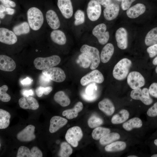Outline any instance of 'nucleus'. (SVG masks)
<instances>
[{"label": "nucleus", "mask_w": 157, "mask_h": 157, "mask_svg": "<svg viewBox=\"0 0 157 157\" xmlns=\"http://www.w3.org/2000/svg\"><path fill=\"white\" fill-rule=\"evenodd\" d=\"M72 153V149L70 145L66 142H62L58 153V156L61 157H68Z\"/></svg>", "instance_id": "obj_35"}, {"label": "nucleus", "mask_w": 157, "mask_h": 157, "mask_svg": "<svg viewBox=\"0 0 157 157\" xmlns=\"http://www.w3.org/2000/svg\"><path fill=\"white\" fill-rule=\"evenodd\" d=\"M83 108L82 103L80 101L78 102L73 108L64 110L62 113V115L66 116L68 119H72L77 117L78 113L82 110Z\"/></svg>", "instance_id": "obj_25"}, {"label": "nucleus", "mask_w": 157, "mask_h": 157, "mask_svg": "<svg viewBox=\"0 0 157 157\" xmlns=\"http://www.w3.org/2000/svg\"><path fill=\"white\" fill-rule=\"evenodd\" d=\"M88 123L89 127L93 128L101 125L103 123V121L98 117L93 116L89 119Z\"/></svg>", "instance_id": "obj_37"}, {"label": "nucleus", "mask_w": 157, "mask_h": 157, "mask_svg": "<svg viewBox=\"0 0 157 157\" xmlns=\"http://www.w3.org/2000/svg\"><path fill=\"white\" fill-rule=\"evenodd\" d=\"M151 157H157V153L153 154L151 156Z\"/></svg>", "instance_id": "obj_59"}, {"label": "nucleus", "mask_w": 157, "mask_h": 157, "mask_svg": "<svg viewBox=\"0 0 157 157\" xmlns=\"http://www.w3.org/2000/svg\"><path fill=\"white\" fill-rule=\"evenodd\" d=\"M53 88L51 86L44 88L43 94L45 95H48L52 91Z\"/></svg>", "instance_id": "obj_55"}, {"label": "nucleus", "mask_w": 157, "mask_h": 157, "mask_svg": "<svg viewBox=\"0 0 157 157\" xmlns=\"http://www.w3.org/2000/svg\"><path fill=\"white\" fill-rule=\"evenodd\" d=\"M104 80V77L101 72L98 70L94 69L81 78L80 83L82 85L85 86L93 82L101 83Z\"/></svg>", "instance_id": "obj_11"}, {"label": "nucleus", "mask_w": 157, "mask_h": 157, "mask_svg": "<svg viewBox=\"0 0 157 157\" xmlns=\"http://www.w3.org/2000/svg\"><path fill=\"white\" fill-rule=\"evenodd\" d=\"M115 39L118 47L120 49H126L128 45V33L124 28L121 27L116 31Z\"/></svg>", "instance_id": "obj_14"}, {"label": "nucleus", "mask_w": 157, "mask_h": 157, "mask_svg": "<svg viewBox=\"0 0 157 157\" xmlns=\"http://www.w3.org/2000/svg\"><path fill=\"white\" fill-rule=\"evenodd\" d=\"M16 35L13 31L5 28H0V41L8 45L15 44L17 41Z\"/></svg>", "instance_id": "obj_12"}, {"label": "nucleus", "mask_w": 157, "mask_h": 157, "mask_svg": "<svg viewBox=\"0 0 157 157\" xmlns=\"http://www.w3.org/2000/svg\"><path fill=\"white\" fill-rule=\"evenodd\" d=\"M99 109L108 116H111L114 113L115 108L112 102L109 99L105 98L99 102Z\"/></svg>", "instance_id": "obj_20"}, {"label": "nucleus", "mask_w": 157, "mask_h": 157, "mask_svg": "<svg viewBox=\"0 0 157 157\" xmlns=\"http://www.w3.org/2000/svg\"><path fill=\"white\" fill-rule=\"evenodd\" d=\"M144 42L147 46L157 44V27L153 28L148 32L145 37Z\"/></svg>", "instance_id": "obj_32"}, {"label": "nucleus", "mask_w": 157, "mask_h": 157, "mask_svg": "<svg viewBox=\"0 0 157 157\" xmlns=\"http://www.w3.org/2000/svg\"><path fill=\"white\" fill-rule=\"evenodd\" d=\"M142 124V122L141 119L139 117H135L124 123L122 126L125 130L130 131L134 129L140 128L141 127Z\"/></svg>", "instance_id": "obj_24"}, {"label": "nucleus", "mask_w": 157, "mask_h": 157, "mask_svg": "<svg viewBox=\"0 0 157 157\" xmlns=\"http://www.w3.org/2000/svg\"><path fill=\"white\" fill-rule=\"evenodd\" d=\"M50 37L52 40L58 44L63 45L66 43L67 39L65 33L59 30H54L52 31Z\"/></svg>", "instance_id": "obj_27"}, {"label": "nucleus", "mask_w": 157, "mask_h": 157, "mask_svg": "<svg viewBox=\"0 0 157 157\" xmlns=\"http://www.w3.org/2000/svg\"><path fill=\"white\" fill-rule=\"evenodd\" d=\"M8 87L6 85H3L0 88V99L3 102H7L10 101L11 97L6 92Z\"/></svg>", "instance_id": "obj_39"}, {"label": "nucleus", "mask_w": 157, "mask_h": 157, "mask_svg": "<svg viewBox=\"0 0 157 157\" xmlns=\"http://www.w3.org/2000/svg\"><path fill=\"white\" fill-rule=\"evenodd\" d=\"M78 58L82 63L83 67L87 68L91 65V59L90 57L87 54L82 53L79 56Z\"/></svg>", "instance_id": "obj_38"}, {"label": "nucleus", "mask_w": 157, "mask_h": 157, "mask_svg": "<svg viewBox=\"0 0 157 157\" xmlns=\"http://www.w3.org/2000/svg\"><path fill=\"white\" fill-rule=\"evenodd\" d=\"M135 0H122L121 7L124 10H127L130 8L132 3Z\"/></svg>", "instance_id": "obj_45"}, {"label": "nucleus", "mask_w": 157, "mask_h": 157, "mask_svg": "<svg viewBox=\"0 0 157 157\" xmlns=\"http://www.w3.org/2000/svg\"><path fill=\"white\" fill-rule=\"evenodd\" d=\"M35 127L32 125L26 126L17 135V139L22 142H29L34 139Z\"/></svg>", "instance_id": "obj_13"}, {"label": "nucleus", "mask_w": 157, "mask_h": 157, "mask_svg": "<svg viewBox=\"0 0 157 157\" xmlns=\"http://www.w3.org/2000/svg\"><path fill=\"white\" fill-rule=\"evenodd\" d=\"M33 91L32 90H24L22 91V94L24 97H26L33 94Z\"/></svg>", "instance_id": "obj_52"}, {"label": "nucleus", "mask_w": 157, "mask_h": 157, "mask_svg": "<svg viewBox=\"0 0 157 157\" xmlns=\"http://www.w3.org/2000/svg\"><path fill=\"white\" fill-rule=\"evenodd\" d=\"M155 72L157 74V66L156 67L155 69Z\"/></svg>", "instance_id": "obj_61"}, {"label": "nucleus", "mask_w": 157, "mask_h": 157, "mask_svg": "<svg viewBox=\"0 0 157 157\" xmlns=\"http://www.w3.org/2000/svg\"><path fill=\"white\" fill-rule=\"evenodd\" d=\"M120 138V135L119 133H110L101 138L99 140V142L102 145H107L119 140Z\"/></svg>", "instance_id": "obj_30"}, {"label": "nucleus", "mask_w": 157, "mask_h": 157, "mask_svg": "<svg viewBox=\"0 0 157 157\" xmlns=\"http://www.w3.org/2000/svg\"><path fill=\"white\" fill-rule=\"evenodd\" d=\"M17 157H31V151L27 147L21 146L18 149Z\"/></svg>", "instance_id": "obj_40"}, {"label": "nucleus", "mask_w": 157, "mask_h": 157, "mask_svg": "<svg viewBox=\"0 0 157 157\" xmlns=\"http://www.w3.org/2000/svg\"><path fill=\"white\" fill-rule=\"evenodd\" d=\"M127 157H138V156L135 155H131L127 156Z\"/></svg>", "instance_id": "obj_60"}, {"label": "nucleus", "mask_w": 157, "mask_h": 157, "mask_svg": "<svg viewBox=\"0 0 157 157\" xmlns=\"http://www.w3.org/2000/svg\"><path fill=\"white\" fill-rule=\"evenodd\" d=\"M58 6L65 18H70L73 14V8L71 0H58Z\"/></svg>", "instance_id": "obj_15"}, {"label": "nucleus", "mask_w": 157, "mask_h": 157, "mask_svg": "<svg viewBox=\"0 0 157 157\" xmlns=\"http://www.w3.org/2000/svg\"><path fill=\"white\" fill-rule=\"evenodd\" d=\"M67 122L66 119L60 116H55L53 117L50 120L49 128L50 132L53 133L56 132L65 125Z\"/></svg>", "instance_id": "obj_18"}, {"label": "nucleus", "mask_w": 157, "mask_h": 157, "mask_svg": "<svg viewBox=\"0 0 157 157\" xmlns=\"http://www.w3.org/2000/svg\"><path fill=\"white\" fill-rule=\"evenodd\" d=\"M107 27L104 24L102 23L96 26L92 31L93 35L97 39L99 42L104 45L108 41L109 34L106 31Z\"/></svg>", "instance_id": "obj_9"}, {"label": "nucleus", "mask_w": 157, "mask_h": 157, "mask_svg": "<svg viewBox=\"0 0 157 157\" xmlns=\"http://www.w3.org/2000/svg\"><path fill=\"white\" fill-rule=\"evenodd\" d=\"M74 17L75 19L74 24L76 26L81 25L85 22L84 13L81 10H77L74 14Z\"/></svg>", "instance_id": "obj_36"}, {"label": "nucleus", "mask_w": 157, "mask_h": 157, "mask_svg": "<svg viewBox=\"0 0 157 157\" xmlns=\"http://www.w3.org/2000/svg\"><path fill=\"white\" fill-rule=\"evenodd\" d=\"M119 11V7L117 4L112 3L104 9V15L105 18L108 21L115 19L118 16Z\"/></svg>", "instance_id": "obj_19"}, {"label": "nucleus", "mask_w": 157, "mask_h": 157, "mask_svg": "<svg viewBox=\"0 0 157 157\" xmlns=\"http://www.w3.org/2000/svg\"><path fill=\"white\" fill-rule=\"evenodd\" d=\"M146 10V7L143 4L138 3L127 10V15L129 18L134 19L143 14Z\"/></svg>", "instance_id": "obj_22"}, {"label": "nucleus", "mask_w": 157, "mask_h": 157, "mask_svg": "<svg viewBox=\"0 0 157 157\" xmlns=\"http://www.w3.org/2000/svg\"><path fill=\"white\" fill-rule=\"evenodd\" d=\"M10 115L7 111L0 109V129L7 128L10 123Z\"/></svg>", "instance_id": "obj_33"}, {"label": "nucleus", "mask_w": 157, "mask_h": 157, "mask_svg": "<svg viewBox=\"0 0 157 157\" xmlns=\"http://www.w3.org/2000/svg\"><path fill=\"white\" fill-rule=\"evenodd\" d=\"M15 12V10L14 9L6 7V14L12 15H13Z\"/></svg>", "instance_id": "obj_54"}, {"label": "nucleus", "mask_w": 157, "mask_h": 157, "mask_svg": "<svg viewBox=\"0 0 157 157\" xmlns=\"http://www.w3.org/2000/svg\"><path fill=\"white\" fill-rule=\"evenodd\" d=\"M31 157H42L43 155L41 151L37 147L34 146L31 150Z\"/></svg>", "instance_id": "obj_44"}, {"label": "nucleus", "mask_w": 157, "mask_h": 157, "mask_svg": "<svg viewBox=\"0 0 157 157\" xmlns=\"http://www.w3.org/2000/svg\"><path fill=\"white\" fill-rule=\"evenodd\" d=\"M27 19L30 27L33 30H39L42 26L44 19L43 13L38 8L32 7L27 12Z\"/></svg>", "instance_id": "obj_1"}, {"label": "nucleus", "mask_w": 157, "mask_h": 157, "mask_svg": "<svg viewBox=\"0 0 157 157\" xmlns=\"http://www.w3.org/2000/svg\"><path fill=\"white\" fill-rule=\"evenodd\" d=\"M40 80L42 83L44 84L47 83H49L50 81V79L48 77L43 74L40 76Z\"/></svg>", "instance_id": "obj_53"}, {"label": "nucleus", "mask_w": 157, "mask_h": 157, "mask_svg": "<svg viewBox=\"0 0 157 157\" xmlns=\"http://www.w3.org/2000/svg\"><path fill=\"white\" fill-rule=\"evenodd\" d=\"M6 7L1 4L0 5V17L1 19H3L5 17L6 13Z\"/></svg>", "instance_id": "obj_51"}, {"label": "nucleus", "mask_w": 157, "mask_h": 157, "mask_svg": "<svg viewBox=\"0 0 157 157\" xmlns=\"http://www.w3.org/2000/svg\"><path fill=\"white\" fill-rule=\"evenodd\" d=\"M100 5L106 8L112 3V0H96Z\"/></svg>", "instance_id": "obj_49"}, {"label": "nucleus", "mask_w": 157, "mask_h": 157, "mask_svg": "<svg viewBox=\"0 0 157 157\" xmlns=\"http://www.w3.org/2000/svg\"><path fill=\"white\" fill-rule=\"evenodd\" d=\"M97 90V87L95 84L93 83L88 85L85 89V93L88 95H91L94 93V90Z\"/></svg>", "instance_id": "obj_47"}, {"label": "nucleus", "mask_w": 157, "mask_h": 157, "mask_svg": "<svg viewBox=\"0 0 157 157\" xmlns=\"http://www.w3.org/2000/svg\"><path fill=\"white\" fill-rule=\"evenodd\" d=\"M132 65V62L130 59L126 58L122 59L114 67L113 71V77L119 81L124 79L127 76Z\"/></svg>", "instance_id": "obj_2"}, {"label": "nucleus", "mask_w": 157, "mask_h": 157, "mask_svg": "<svg viewBox=\"0 0 157 157\" xmlns=\"http://www.w3.org/2000/svg\"><path fill=\"white\" fill-rule=\"evenodd\" d=\"M127 81L128 84L133 90L143 86L145 83L143 76L137 71L130 72L127 76Z\"/></svg>", "instance_id": "obj_8"}, {"label": "nucleus", "mask_w": 157, "mask_h": 157, "mask_svg": "<svg viewBox=\"0 0 157 157\" xmlns=\"http://www.w3.org/2000/svg\"><path fill=\"white\" fill-rule=\"evenodd\" d=\"M101 11V5L96 0H90L87 8V13L89 19L94 21L99 18Z\"/></svg>", "instance_id": "obj_10"}, {"label": "nucleus", "mask_w": 157, "mask_h": 157, "mask_svg": "<svg viewBox=\"0 0 157 157\" xmlns=\"http://www.w3.org/2000/svg\"><path fill=\"white\" fill-rule=\"evenodd\" d=\"M110 130L103 127H97L94 129L92 133L93 138L95 140H100L101 138L110 132Z\"/></svg>", "instance_id": "obj_34"}, {"label": "nucleus", "mask_w": 157, "mask_h": 157, "mask_svg": "<svg viewBox=\"0 0 157 157\" xmlns=\"http://www.w3.org/2000/svg\"><path fill=\"white\" fill-rule=\"evenodd\" d=\"M60 61L59 56L54 55L45 58H37L34 60L33 64L37 69L43 70L57 65Z\"/></svg>", "instance_id": "obj_3"}, {"label": "nucleus", "mask_w": 157, "mask_h": 157, "mask_svg": "<svg viewBox=\"0 0 157 157\" xmlns=\"http://www.w3.org/2000/svg\"><path fill=\"white\" fill-rule=\"evenodd\" d=\"M21 83L23 85L29 84L31 82V80L28 77L23 79L21 82Z\"/></svg>", "instance_id": "obj_56"}, {"label": "nucleus", "mask_w": 157, "mask_h": 157, "mask_svg": "<svg viewBox=\"0 0 157 157\" xmlns=\"http://www.w3.org/2000/svg\"><path fill=\"white\" fill-rule=\"evenodd\" d=\"M47 23L51 28L53 30L58 29L60 26V22L56 13L53 10H48L46 14Z\"/></svg>", "instance_id": "obj_21"}, {"label": "nucleus", "mask_w": 157, "mask_h": 157, "mask_svg": "<svg viewBox=\"0 0 157 157\" xmlns=\"http://www.w3.org/2000/svg\"><path fill=\"white\" fill-rule=\"evenodd\" d=\"M129 115V113L127 110L122 109L117 113L113 115L111 119V122L114 124L124 123L128 120Z\"/></svg>", "instance_id": "obj_26"}, {"label": "nucleus", "mask_w": 157, "mask_h": 157, "mask_svg": "<svg viewBox=\"0 0 157 157\" xmlns=\"http://www.w3.org/2000/svg\"><path fill=\"white\" fill-rule=\"evenodd\" d=\"M16 67L14 61L10 57L3 55H0V69L6 72L14 70Z\"/></svg>", "instance_id": "obj_17"}, {"label": "nucleus", "mask_w": 157, "mask_h": 157, "mask_svg": "<svg viewBox=\"0 0 157 157\" xmlns=\"http://www.w3.org/2000/svg\"><path fill=\"white\" fill-rule=\"evenodd\" d=\"M130 97L133 99L140 100L144 104L149 106L153 102L151 97L149 89L146 88L141 89L140 88L133 90L130 93Z\"/></svg>", "instance_id": "obj_6"}, {"label": "nucleus", "mask_w": 157, "mask_h": 157, "mask_svg": "<svg viewBox=\"0 0 157 157\" xmlns=\"http://www.w3.org/2000/svg\"><path fill=\"white\" fill-rule=\"evenodd\" d=\"M44 88L41 86L38 87L35 90L37 95L39 97H41L44 93Z\"/></svg>", "instance_id": "obj_50"}, {"label": "nucleus", "mask_w": 157, "mask_h": 157, "mask_svg": "<svg viewBox=\"0 0 157 157\" xmlns=\"http://www.w3.org/2000/svg\"><path fill=\"white\" fill-rule=\"evenodd\" d=\"M0 2L3 6L6 7L12 8L16 6L15 3L10 0H0Z\"/></svg>", "instance_id": "obj_48"}, {"label": "nucleus", "mask_w": 157, "mask_h": 157, "mask_svg": "<svg viewBox=\"0 0 157 157\" xmlns=\"http://www.w3.org/2000/svg\"><path fill=\"white\" fill-rule=\"evenodd\" d=\"M80 50L81 52L87 54L91 58L92 62L90 66V69L92 70L96 69L99 66L100 62L98 50L95 47L84 44L81 47Z\"/></svg>", "instance_id": "obj_4"}, {"label": "nucleus", "mask_w": 157, "mask_h": 157, "mask_svg": "<svg viewBox=\"0 0 157 157\" xmlns=\"http://www.w3.org/2000/svg\"><path fill=\"white\" fill-rule=\"evenodd\" d=\"M83 133L80 127L74 126L69 129L67 131L65 138L67 142L72 146L76 147L78 145V142L82 138Z\"/></svg>", "instance_id": "obj_5"}, {"label": "nucleus", "mask_w": 157, "mask_h": 157, "mask_svg": "<svg viewBox=\"0 0 157 157\" xmlns=\"http://www.w3.org/2000/svg\"><path fill=\"white\" fill-rule=\"evenodd\" d=\"M30 27L28 23L25 22L15 26L13 30L16 35L19 36L28 33L30 31Z\"/></svg>", "instance_id": "obj_31"}, {"label": "nucleus", "mask_w": 157, "mask_h": 157, "mask_svg": "<svg viewBox=\"0 0 157 157\" xmlns=\"http://www.w3.org/2000/svg\"><path fill=\"white\" fill-rule=\"evenodd\" d=\"M42 74L48 77L51 80L56 82H61L66 78L64 71L58 67H53L43 70Z\"/></svg>", "instance_id": "obj_7"}, {"label": "nucleus", "mask_w": 157, "mask_h": 157, "mask_svg": "<svg viewBox=\"0 0 157 157\" xmlns=\"http://www.w3.org/2000/svg\"><path fill=\"white\" fill-rule=\"evenodd\" d=\"M126 144L124 141H116L107 145L105 147L107 152H114L121 151L125 149Z\"/></svg>", "instance_id": "obj_28"}, {"label": "nucleus", "mask_w": 157, "mask_h": 157, "mask_svg": "<svg viewBox=\"0 0 157 157\" xmlns=\"http://www.w3.org/2000/svg\"><path fill=\"white\" fill-rule=\"evenodd\" d=\"M147 114L149 117L152 118L157 117V102L149 108L147 111Z\"/></svg>", "instance_id": "obj_41"}, {"label": "nucleus", "mask_w": 157, "mask_h": 157, "mask_svg": "<svg viewBox=\"0 0 157 157\" xmlns=\"http://www.w3.org/2000/svg\"><path fill=\"white\" fill-rule=\"evenodd\" d=\"M148 89L150 96L157 98V83L154 82L151 83Z\"/></svg>", "instance_id": "obj_42"}, {"label": "nucleus", "mask_w": 157, "mask_h": 157, "mask_svg": "<svg viewBox=\"0 0 157 157\" xmlns=\"http://www.w3.org/2000/svg\"><path fill=\"white\" fill-rule=\"evenodd\" d=\"M82 97L85 100L89 101H94L97 97V95L94 93L91 95H88L85 93H83L82 94Z\"/></svg>", "instance_id": "obj_46"}, {"label": "nucleus", "mask_w": 157, "mask_h": 157, "mask_svg": "<svg viewBox=\"0 0 157 157\" xmlns=\"http://www.w3.org/2000/svg\"><path fill=\"white\" fill-rule=\"evenodd\" d=\"M152 63L154 65H157V56L153 59L152 61Z\"/></svg>", "instance_id": "obj_57"}, {"label": "nucleus", "mask_w": 157, "mask_h": 157, "mask_svg": "<svg viewBox=\"0 0 157 157\" xmlns=\"http://www.w3.org/2000/svg\"><path fill=\"white\" fill-rule=\"evenodd\" d=\"M55 101L63 107L68 106L70 104V100L65 92L60 91L56 92L54 96Z\"/></svg>", "instance_id": "obj_29"}, {"label": "nucleus", "mask_w": 157, "mask_h": 157, "mask_svg": "<svg viewBox=\"0 0 157 157\" xmlns=\"http://www.w3.org/2000/svg\"><path fill=\"white\" fill-rule=\"evenodd\" d=\"M20 107L24 109H30L35 110L39 107V105L36 99L34 97L29 96L26 98L22 97L19 100Z\"/></svg>", "instance_id": "obj_16"}, {"label": "nucleus", "mask_w": 157, "mask_h": 157, "mask_svg": "<svg viewBox=\"0 0 157 157\" xmlns=\"http://www.w3.org/2000/svg\"><path fill=\"white\" fill-rule=\"evenodd\" d=\"M153 142L154 145L157 147V138L154 139Z\"/></svg>", "instance_id": "obj_58"}, {"label": "nucleus", "mask_w": 157, "mask_h": 157, "mask_svg": "<svg viewBox=\"0 0 157 157\" xmlns=\"http://www.w3.org/2000/svg\"><path fill=\"white\" fill-rule=\"evenodd\" d=\"M114 51V47L112 44H107L103 48L101 53L100 59L101 62L103 63H107L113 56Z\"/></svg>", "instance_id": "obj_23"}, {"label": "nucleus", "mask_w": 157, "mask_h": 157, "mask_svg": "<svg viewBox=\"0 0 157 157\" xmlns=\"http://www.w3.org/2000/svg\"><path fill=\"white\" fill-rule=\"evenodd\" d=\"M147 51L150 58L154 57L157 54V44L150 46L147 48Z\"/></svg>", "instance_id": "obj_43"}]
</instances>
